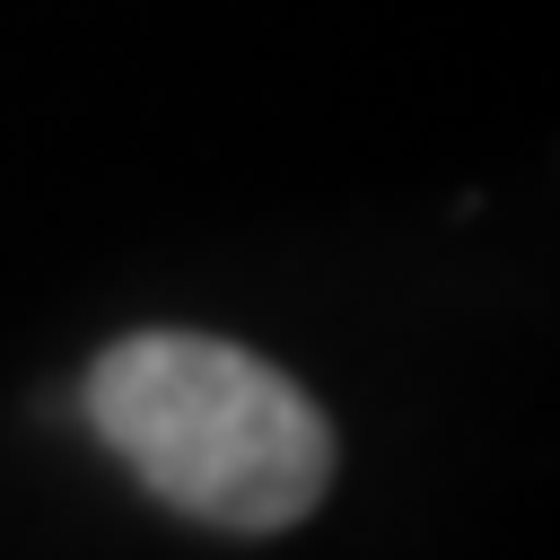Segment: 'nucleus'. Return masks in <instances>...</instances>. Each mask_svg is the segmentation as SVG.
<instances>
[{"mask_svg":"<svg viewBox=\"0 0 560 560\" xmlns=\"http://www.w3.org/2000/svg\"><path fill=\"white\" fill-rule=\"evenodd\" d=\"M79 411L149 499L219 534H280L332 490V420L315 394L219 332H122L88 368Z\"/></svg>","mask_w":560,"mask_h":560,"instance_id":"1","label":"nucleus"}]
</instances>
